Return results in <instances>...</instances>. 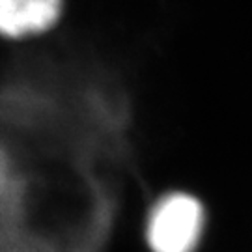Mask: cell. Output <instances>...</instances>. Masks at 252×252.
Masks as SVG:
<instances>
[{
  "mask_svg": "<svg viewBox=\"0 0 252 252\" xmlns=\"http://www.w3.org/2000/svg\"><path fill=\"white\" fill-rule=\"evenodd\" d=\"M63 0H0V36L28 39L51 32L63 15Z\"/></svg>",
  "mask_w": 252,
  "mask_h": 252,
  "instance_id": "obj_2",
  "label": "cell"
},
{
  "mask_svg": "<svg viewBox=\"0 0 252 252\" xmlns=\"http://www.w3.org/2000/svg\"><path fill=\"white\" fill-rule=\"evenodd\" d=\"M207 230V207L198 194L172 189L153 200L144 222L150 252H198Z\"/></svg>",
  "mask_w": 252,
  "mask_h": 252,
  "instance_id": "obj_1",
  "label": "cell"
}]
</instances>
